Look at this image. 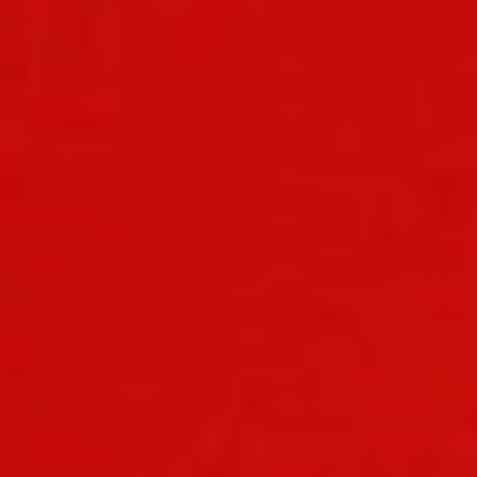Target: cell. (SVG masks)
<instances>
[{
  "label": "cell",
  "mask_w": 477,
  "mask_h": 477,
  "mask_svg": "<svg viewBox=\"0 0 477 477\" xmlns=\"http://www.w3.org/2000/svg\"><path fill=\"white\" fill-rule=\"evenodd\" d=\"M322 280L336 282V284H365L375 282L379 273L370 264H354V266H331L319 273Z\"/></svg>",
  "instance_id": "1"
},
{
  "label": "cell",
  "mask_w": 477,
  "mask_h": 477,
  "mask_svg": "<svg viewBox=\"0 0 477 477\" xmlns=\"http://www.w3.org/2000/svg\"><path fill=\"white\" fill-rule=\"evenodd\" d=\"M196 449L205 459H221L228 452V433L219 424H203L196 435Z\"/></svg>",
  "instance_id": "2"
},
{
  "label": "cell",
  "mask_w": 477,
  "mask_h": 477,
  "mask_svg": "<svg viewBox=\"0 0 477 477\" xmlns=\"http://www.w3.org/2000/svg\"><path fill=\"white\" fill-rule=\"evenodd\" d=\"M268 203L280 205V208H307V205H312V198H310L307 194H303V191L284 189V191H275V194H270Z\"/></svg>",
  "instance_id": "3"
},
{
  "label": "cell",
  "mask_w": 477,
  "mask_h": 477,
  "mask_svg": "<svg viewBox=\"0 0 477 477\" xmlns=\"http://www.w3.org/2000/svg\"><path fill=\"white\" fill-rule=\"evenodd\" d=\"M333 142H336V152L343 156H354L359 154L361 149V135L356 129H352V126H343V129L336 133Z\"/></svg>",
  "instance_id": "4"
},
{
  "label": "cell",
  "mask_w": 477,
  "mask_h": 477,
  "mask_svg": "<svg viewBox=\"0 0 477 477\" xmlns=\"http://www.w3.org/2000/svg\"><path fill=\"white\" fill-rule=\"evenodd\" d=\"M266 408H268V389L266 387L254 389V391H249L247 396H245V401H242V415L247 417V419L264 417Z\"/></svg>",
  "instance_id": "5"
},
{
  "label": "cell",
  "mask_w": 477,
  "mask_h": 477,
  "mask_svg": "<svg viewBox=\"0 0 477 477\" xmlns=\"http://www.w3.org/2000/svg\"><path fill=\"white\" fill-rule=\"evenodd\" d=\"M391 219H394V224L399 226V228L410 230V228H415V226H417L419 212H417L415 205H412V201H405L403 205H399V208L394 210Z\"/></svg>",
  "instance_id": "6"
},
{
  "label": "cell",
  "mask_w": 477,
  "mask_h": 477,
  "mask_svg": "<svg viewBox=\"0 0 477 477\" xmlns=\"http://www.w3.org/2000/svg\"><path fill=\"white\" fill-rule=\"evenodd\" d=\"M275 410L280 417H300L305 412V405L298 396H282V399L275 403Z\"/></svg>",
  "instance_id": "7"
},
{
  "label": "cell",
  "mask_w": 477,
  "mask_h": 477,
  "mask_svg": "<svg viewBox=\"0 0 477 477\" xmlns=\"http://www.w3.org/2000/svg\"><path fill=\"white\" fill-rule=\"evenodd\" d=\"M201 477H228V475L221 468H208V471H203Z\"/></svg>",
  "instance_id": "8"
}]
</instances>
